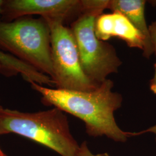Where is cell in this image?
I'll return each mask as SVG.
<instances>
[{"instance_id": "cell-14", "label": "cell", "mask_w": 156, "mask_h": 156, "mask_svg": "<svg viewBox=\"0 0 156 156\" xmlns=\"http://www.w3.org/2000/svg\"><path fill=\"white\" fill-rule=\"evenodd\" d=\"M0 156H8L0 148Z\"/></svg>"}, {"instance_id": "cell-10", "label": "cell", "mask_w": 156, "mask_h": 156, "mask_svg": "<svg viewBox=\"0 0 156 156\" xmlns=\"http://www.w3.org/2000/svg\"><path fill=\"white\" fill-rule=\"evenodd\" d=\"M149 31L151 37V42L154 50V53L156 55V20L149 26Z\"/></svg>"}, {"instance_id": "cell-3", "label": "cell", "mask_w": 156, "mask_h": 156, "mask_svg": "<svg viewBox=\"0 0 156 156\" xmlns=\"http://www.w3.org/2000/svg\"><path fill=\"white\" fill-rule=\"evenodd\" d=\"M83 11L73 22L71 30L78 46L84 72L95 83L100 84L117 73L122 62L112 45L98 39L95 22L107 9L108 0H84Z\"/></svg>"}, {"instance_id": "cell-2", "label": "cell", "mask_w": 156, "mask_h": 156, "mask_svg": "<svg viewBox=\"0 0 156 156\" xmlns=\"http://www.w3.org/2000/svg\"><path fill=\"white\" fill-rule=\"evenodd\" d=\"M13 133L51 149L61 156H76L80 145L71 132L64 112L54 108L37 112L2 108L0 136Z\"/></svg>"}, {"instance_id": "cell-11", "label": "cell", "mask_w": 156, "mask_h": 156, "mask_svg": "<svg viewBox=\"0 0 156 156\" xmlns=\"http://www.w3.org/2000/svg\"><path fill=\"white\" fill-rule=\"evenodd\" d=\"M146 133H151L155 135V140L156 142V124L154 126L151 127L149 128H147L145 130L141 131L140 132H136V133H133V136H138L142 134H146Z\"/></svg>"}, {"instance_id": "cell-7", "label": "cell", "mask_w": 156, "mask_h": 156, "mask_svg": "<svg viewBox=\"0 0 156 156\" xmlns=\"http://www.w3.org/2000/svg\"><path fill=\"white\" fill-rule=\"evenodd\" d=\"M97 37L105 41L112 37L124 41L129 48L144 50L145 38L128 18L119 12L101 13L95 22Z\"/></svg>"}, {"instance_id": "cell-1", "label": "cell", "mask_w": 156, "mask_h": 156, "mask_svg": "<svg viewBox=\"0 0 156 156\" xmlns=\"http://www.w3.org/2000/svg\"><path fill=\"white\" fill-rule=\"evenodd\" d=\"M31 88L42 95L41 101L82 120L90 137L105 136L115 142L125 143L133 133L122 130L114 116L123 103L120 93L113 91L114 83L107 79L89 91L52 89L32 82Z\"/></svg>"}, {"instance_id": "cell-9", "label": "cell", "mask_w": 156, "mask_h": 156, "mask_svg": "<svg viewBox=\"0 0 156 156\" xmlns=\"http://www.w3.org/2000/svg\"><path fill=\"white\" fill-rule=\"evenodd\" d=\"M76 156H98L94 154L90 151L87 141H83L80 146L78 149V153Z\"/></svg>"}, {"instance_id": "cell-4", "label": "cell", "mask_w": 156, "mask_h": 156, "mask_svg": "<svg viewBox=\"0 0 156 156\" xmlns=\"http://www.w3.org/2000/svg\"><path fill=\"white\" fill-rule=\"evenodd\" d=\"M0 50L11 53L40 73L53 78L50 30L44 18L1 21Z\"/></svg>"}, {"instance_id": "cell-5", "label": "cell", "mask_w": 156, "mask_h": 156, "mask_svg": "<svg viewBox=\"0 0 156 156\" xmlns=\"http://www.w3.org/2000/svg\"><path fill=\"white\" fill-rule=\"evenodd\" d=\"M45 20L50 30L52 79L56 89L82 91L95 89L100 84L92 82L84 72L71 28L60 21Z\"/></svg>"}, {"instance_id": "cell-8", "label": "cell", "mask_w": 156, "mask_h": 156, "mask_svg": "<svg viewBox=\"0 0 156 156\" xmlns=\"http://www.w3.org/2000/svg\"><path fill=\"white\" fill-rule=\"evenodd\" d=\"M146 2L144 0H109L107 9L122 13L143 35L145 41L143 56L149 58L154 53V50L151 42L149 26L145 19Z\"/></svg>"}, {"instance_id": "cell-13", "label": "cell", "mask_w": 156, "mask_h": 156, "mask_svg": "<svg viewBox=\"0 0 156 156\" xmlns=\"http://www.w3.org/2000/svg\"><path fill=\"white\" fill-rule=\"evenodd\" d=\"M4 2V0H0V18L1 17V13H2V5H3Z\"/></svg>"}, {"instance_id": "cell-15", "label": "cell", "mask_w": 156, "mask_h": 156, "mask_svg": "<svg viewBox=\"0 0 156 156\" xmlns=\"http://www.w3.org/2000/svg\"><path fill=\"white\" fill-rule=\"evenodd\" d=\"M2 108H2V106H1V105H0V111H1V109H2Z\"/></svg>"}, {"instance_id": "cell-6", "label": "cell", "mask_w": 156, "mask_h": 156, "mask_svg": "<svg viewBox=\"0 0 156 156\" xmlns=\"http://www.w3.org/2000/svg\"><path fill=\"white\" fill-rule=\"evenodd\" d=\"M83 7V0H7L4 2L1 16L9 22L37 15L45 19L64 23L76 18Z\"/></svg>"}, {"instance_id": "cell-12", "label": "cell", "mask_w": 156, "mask_h": 156, "mask_svg": "<svg viewBox=\"0 0 156 156\" xmlns=\"http://www.w3.org/2000/svg\"><path fill=\"white\" fill-rule=\"evenodd\" d=\"M154 69H155V72H154V74L153 78L151 79L150 81V89L151 91V92L156 94V62L154 64Z\"/></svg>"}]
</instances>
